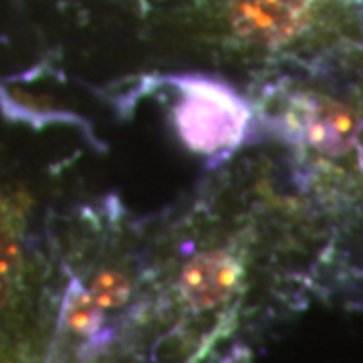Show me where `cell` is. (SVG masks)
<instances>
[{
    "mask_svg": "<svg viewBox=\"0 0 363 363\" xmlns=\"http://www.w3.org/2000/svg\"><path fill=\"white\" fill-rule=\"evenodd\" d=\"M176 89L180 97L174 119L190 150L214 156L242 142L250 113L230 87L204 77H182L176 79Z\"/></svg>",
    "mask_w": 363,
    "mask_h": 363,
    "instance_id": "cell-1",
    "label": "cell"
},
{
    "mask_svg": "<svg viewBox=\"0 0 363 363\" xmlns=\"http://www.w3.org/2000/svg\"><path fill=\"white\" fill-rule=\"evenodd\" d=\"M345 0H230V30L236 39L264 51L303 45L333 25Z\"/></svg>",
    "mask_w": 363,
    "mask_h": 363,
    "instance_id": "cell-2",
    "label": "cell"
},
{
    "mask_svg": "<svg viewBox=\"0 0 363 363\" xmlns=\"http://www.w3.org/2000/svg\"><path fill=\"white\" fill-rule=\"evenodd\" d=\"M277 123L293 142L329 157L350 156L362 133V119L351 105L317 91L286 95Z\"/></svg>",
    "mask_w": 363,
    "mask_h": 363,
    "instance_id": "cell-3",
    "label": "cell"
},
{
    "mask_svg": "<svg viewBox=\"0 0 363 363\" xmlns=\"http://www.w3.org/2000/svg\"><path fill=\"white\" fill-rule=\"evenodd\" d=\"M242 279V262L228 250H208L188 260L180 274L182 298L206 311L228 301Z\"/></svg>",
    "mask_w": 363,
    "mask_h": 363,
    "instance_id": "cell-4",
    "label": "cell"
},
{
    "mask_svg": "<svg viewBox=\"0 0 363 363\" xmlns=\"http://www.w3.org/2000/svg\"><path fill=\"white\" fill-rule=\"evenodd\" d=\"M131 293V283L128 274L121 271H109L99 272L91 285L89 295L93 301L101 307V309H117L121 307Z\"/></svg>",
    "mask_w": 363,
    "mask_h": 363,
    "instance_id": "cell-5",
    "label": "cell"
},
{
    "mask_svg": "<svg viewBox=\"0 0 363 363\" xmlns=\"http://www.w3.org/2000/svg\"><path fill=\"white\" fill-rule=\"evenodd\" d=\"M65 321L71 331L79 335H89L101 323V307L87 291H73L67 301Z\"/></svg>",
    "mask_w": 363,
    "mask_h": 363,
    "instance_id": "cell-6",
    "label": "cell"
},
{
    "mask_svg": "<svg viewBox=\"0 0 363 363\" xmlns=\"http://www.w3.org/2000/svg\"><path fill=\"white\" fill-rule=\"evenodd\" d=\"M18 267H21L18 248L9 236L0 234V309L11 297V289L18 274Z\"/></svg>",
    "mask_w": 363,
    "mask_h": 363,
    "instance_id": "cell-7",
    "label": "cell"
}]
</instances>
